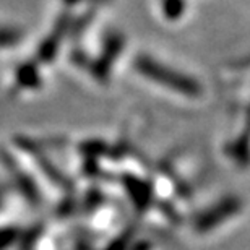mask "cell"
Instances as JSON below:
<instances>
[{"label":"cell","mask_w":250,"mask_h":250,"mask_svg":"<svg viewBox=\"0 0 250 250\" xmlns=\"http://www.w3.org/2000/svg\"><path fill=\"white\" fill-rule=\"evenodd\" d=\"M239 209H241V202H239L237 198L224 200L218 207H214L208 214H205L202 223H200V229H203V231L205 229H211L216 226V224L224 221L226 218L232 216L234 213H237Z\"/></svg>","instance_id":"6da1fadb"}]
</instances>
